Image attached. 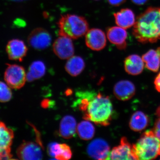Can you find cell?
Masks as SVG:
<instances>
[{
	"mask_svg": "<svg viewBox=\"0 0 160 160\" xmlns=\"http://www.w3.org/2000/svg\"><path fill=\"white\" fill-rule=\"evenodd\" d=\"M132 33L143 44L160 40V7H149L141 13L136 20Z\"/></svg>",
	"mask_w": 160,
	"mask_h": 160,
	"instance_id": "2",
	"label": "cell"
},
{
	"mask_svg": "<svg viewBox=\"0 0 160 160\" xmlns=\"http://www.w3.org/2000/svg\"><path fill=\"white\" fill-rule=\"evenodd\" d=\"M85 42L87 47L94 51L102 50L106 46V38L102 29L93 28L87 31L85 37Z\"/></svg>",
	"mask_w": 160,
	"mask_h": 160,
	"instance_id": "11",
	"label": "cell"
},
{
	"mask_svg": "<svg viewBox=\"0 0 160 160\" xmlns=\"http://www.w3.org/2000/svg\"><path fill=\"white\" fill-rule=\"evenodd\" d=\"M76 96L74 106L82 113L83 119L99 126L110 125L113 109L109 97L93 91L78 92Z\"/></svg>",
	"mask_w": 160,
	"mask_h": 160,
	"instance_id": "1",
	"label": "cell"
},
{
	"mask_svg": "<svg viewBox=\"0 0 160 160\" xmlns=\"http://www.w3.org/2000/svg\"><path fill=\"white\" fill-rule=\"evenodd\" d=\"M88 155L95 159H110V149L105 140L98 138L92 141L87 148Z\"/></svg>",
	"mask_w": 160,
	"mask_h": 160,
	"instance_id": "12",
	"label": "cell"
},
{
	"mask_svg": "<svg viewBox=\"0 0 160 160\" xmlns=\"http://www.w3.org/2000/svg\"><path fill=\"white\" fill-rule=\"evenodd\" d=\"M147 69L153 72L158 71L160 67V47L149 49L142 57Z\"/></svg>",
	"mask_w": 160,
	"mask_h": 160,
	"instance_id": "20",
	"label": "cell"
},
{
	"mask_svg": "<svg viewBox=\"0 0 160 160\" xmlns=\"http://www.w3.org/2000/svg\"><path fill=\"white\" fill-rule=\"evenodd\" d=\"M86 64L84 59L80 56H75L68 59L65 65L66 71L72 77H76L85 69Z\"/></svg>",
	"mask_w": 160,
	"mask_h": 160,
	"instance_id": "22",
	"label": "cell"
},
{
	"mask_svg": "<svg viewBox=\"0 0 160 160\" xmlns=\"http://www.w3.org/2000/svg\"><path fill=\"white\" fill-rule=\"evenodd\" d=\"M77 132L82 139L89 140L94 137L95 129L90 122L85 120L79 123L77 128Z\"/></svg>",
	"mask_w": 160,
	"mask_h": 160,
	"instance_id": "24",
	"label": "cell"
},
{
	"mask_svg": "<svg viewBox=\"0 0 160 160\" xmlns=\"http://www.w3.org/2000/svg\"><path fill=\"white\" fill-rule=\"evenodd\" d=\"M77 122L73 117L66 115L61 120L59 128L60 136L68 139L74 136L77 132Z\"/></svg>",
	"mask_w": 160,
	"mask_h": 160,
	"instance_id": "19",
	"label": "cell"
},
{
	"mask_svg": "<svg viewBox=\"0 0 160 160\" xmlns=\"http://www.w3.org/2000/svg\"><path fill=\"white\" fill-rule=\"evenodd\" d=\"M28 42L29 45L36 50H45L51 45L52 37L46 29L36 28L29 35Z\"/></svg>",
	"mask_w": 160,
	"mask_h": 160,
	"instance_id": "7",
	"label": "cell"
},
{
	"mask_svg": "<svg viewBox=\"0 0 160 160\" xmlns=\"http://www.w3.org/2000/svg\"><path fill=\"white\" fill-rule=\"evenodd\" d=\"M150 122L149 117L143 112L138 111L132 115L129 126L132 131L141 132L148 127Z\"/></svg>",
	"mask_w": 160,
	"mask_h": 160,
	"instance_id": "21",
	"label": "cell"
},
{
	"mask_svg": "<svg viewBox=\"0 0 160 160\" xmlns=\"http://www.w3.org/2000/svg\"><path fill=\"white\" fill-rule=\"evenodd\" d=\"M113 93L118 99L126 101L130 100L136 93V87L129 80H122L115 85Z\"/></svg>",
	"mask_w": 160,
	"mask_h": 160,
	"instance_id": "15",
	"label": "cell"
},
{
	"mask_svg": "<svg viewBox=\"0 0 160 160\" xmlns=\"http://www.w3.org/2000/svg\"><path fill=\"white\" fill-rule=\"evenodd\" d=\"M152 131L156 137L160 141V118H159L156 121Z\"/></svg>",
	"mask_w": 160,
	"mask_h": 160,
	"instance_id": "26",
	"label": "cell"
},
{
	"mask_svg": "<svg viewBox=\"0 0 160 160\" xmlns=\"http://www.w3.org/2000/svg\"><path fill=\"white\" fill-rule=\"evenodd\" d=\"M14 137L13 130L0 121V156L2 159L12 158L11 146Z\"/></svg>",
	"mask_w": 160,
	"mask_h": 160,
	"instance_id": "6",
	"label": "cell"
},
{
	"mask_svg": "<svg viewBox=\"0 0 160 160\" xmlns=\"http://www.w3.org/2000/svg\"><path fill=\"white\" fill-rule=\"evenodd\" d=\"M154 84L155 89L160 92V71L155 78Z\"/></svg>",
	"mask_w": 160,
	"mask_h": 160,
	"instance_id": "28",
	"label": "cell"
},
{
	"mask_svg": "<svg viewBox=\"0 0 160 160\" xmlns=\"http://www.w3.org/2000/svg\"><path fill=\"white\" fill-rule=\"evenodd\" d=\"M132 2L138 6H142L145 5L149 0H131Z\"/></svg>",
	"mask_w": 160,
	"mask_h": 160,
	"instance_id": "29",
	"label": "cell"
},
{
	"mask_svg": "<svg viewBox=\"0 0 160 160\" xmlns=\"http://www.w3.org/2000/svg\"><path fill=\"white\" fill-rule=\"evenodd\" d=\"M106 34L109 42L119 50H125L127 47L128 33L124 28L119 26L109 27L106 29Z\"/></svg>",
	"mask_w": 160,
	"mask_h": 160,
	"instance_id": "13",
	"label": "cell"
},
{
	"mask_svg": "<svg viewBox=\"0 0 160 160\" xmlns=\"http://www.w3.org/2000/svg\"><path fill=\"white\" fill-rule=\"evenodd\" d=\"M4 72V79L11 88L19 89L25 86L27 79L24 67L16 64H7Z\"/></svg>",
	"mask_w": 160,
	"mask_h": 160,
	"instance_id": "5",
	"label": "cell"
},
{
	"mask_svg": "<svg viewBox=\"0 0 160 160\" xmlns=\"http://www.w3.org/2000/svg\"><path fill=\"white\" fill-rule=\"evenodd\" d=\"M52 49L55 54L61 59H68L73 56L75 49L72 39L59 36L54 41Z\"/></svg>",
	"mask_w": 160,
	"mask_h": 160,
	"instance_id": "9",
	"label": "cell"
},
{
	"mask_svg": "<svg viewBox=\"0 0 160 160\" xmlns=\"http://www.w3.org/2000/svg\"><path fill=\"white\" fill-rule=\"evenodd\" d=\"M58 34L72 39H77L86 35L89 30L88 21L81 16L67 14L61 16L58 22Z\"/></svg>",
	"mask_w": 160,
	"mask_h": 160,
	"instance_id": "3",
	"label": "cell"
},
{
	"mask_svg": "<svg viewBox=\"0 0 160 160\" xmlns=\"http://www.w3.org/2000/svg\"><path fill=\"white\" fill-rule=\"evenodd\" d=\"M156 115L159 118H160V105L157 109L156 111Z\"/></svg>",
	"mask_w": 160,
	"mask_h": 160,
	"instance_id": "30",
	"label": "cell"
},
{
	"mask_svg": "<svg viewBox=\"0 0 160 160\" xmlns=\"http://www.w3.org/2000/svg\"><path fill=\"white\" fill-rule=\"evenodd\" d=\"M124 63L125 71L131 75L141 74L144 69V62L138 55L133 54L128 56L124 60Z\"/></svg>",
	"mask_w": 160,
	"mask_h": 160,
	"instance_id": "17",
	"label": "cell"
},
{
	"mask_svg": "<svg viewBox=\"0 0 160 160\" xmlns=\"http://www.w3.org/2000/svg\"><path fill=\"white\" fill-rule=\"evenodd\" d=\"M126 0H107L108 3L113 6H119L122 5Z\"/></svg>",
	"mask_w": 160,
	"mask_h": 160,
	"instance_id": "27",
	"label": "cell"
},
{
	"mask_svg": "<svg viewBox=\"0 0 160 160\" xmlns=\"http://www.w3.org/2000/svg\"><path fill=\"white\" fill-rule=\"evenodd\" d=\"M48 152L50 157L58 160H69L72 156L71 148L66 144L52 143L48 146Z\"/></svg>",
	"mask_w": 160,
	"mask_h": 160,
	"instance_id": "18",
	"label": "cell"
},
{
	"mask_svg": "<svg viewBox=\"0 0 160 160\" xmlns=\"http://www.w3.org/2000/svg\"><path fill=\"white\" fill-rule=\"evenodd\" d=\"M95 1H98V0H95Z\"/></svg>",
	"mask_w": 160,
	"mask_h": 160,
	"instance_id": "32",
	"label": "cell"
},
{
	"mask_svg": "<svg viewBox=\"0 0 160 160\" xmlns=\"http://www.w3.org/2000/svg\"><path fill=\"white\" fill-rule=\"evenodd\" d=\"M12 98L11 88L6 83L0 81V102L6 103L9 102Z\"/></svg>",
	"mask_w": 160,
	"mask_h": 160,
	"instance_id": "25",
	"label": "cell"
},
{
	"mask_svg": "<svg viewBox=\"0 0 160 160\" xmlns=\"http://www.w3.org/2000/svg\"><path fill=\"white\" fill-rule=\"evenodd\" d=\"M46 72V66L43 62L34 61L29 66L28 73H26L27 81L31 82L41 78L44 76Z\"/></svg>",
	"mask_w": 160,
	"mask_h": 160,
	"instance_id": "23",
	"label": "cell"
},
{
	"mask_svg": "<svg viewBox=\"0 0 160 160\" xmlns=\"http://www.w3.org/2000/svg\"><path fill=\"white\" fill-rule=\"evenodd\" d=\"M111 160H138L133 146L124 137L121 138L120 145L114 147L110 151Z\"/></svg>",
	"mask_w": 160,
	"mask_h": 160,
	"instance_id": "8",
	"label": "cell"
},
{
	"mask_svg": "<svg viewBox=\"0 0 160 160\" xmlns=\"http://www.w3.org/2000/svg\"><path fill=\"white\" fill-rule=\"evenodd\" d=\"M6 51L10 60L22 62L27 54L28 48L23 41L16 39L8 42Z\"/></svg>",
	"mask_w": 160,
	"mask_h": 160,
	"instance_id": "14",
	"label": "cell"
},
{
	"mask_svg": "<svg viewBox=\"0 0 160 160\" xmlns=\"http://www.w3.org/2000/svg\"><path fill=\"white\" fill-rule=\"evenodd\" d=\"M17 155L20 159L37 160L42 159V152L37 143L24 141L18 147Z\"/></svg>",
	"mask_w": 160,
	"mask_h": 160,
	"instance_id": "10",
	"label": "cell"
},
{
	"mask_svg": "<svg viewBox=\"0 0 160 160\" xmlns=\"http://www.w3.org/2000/svg\"><path fill=\"white\" fill-rule=\"evenodd\" d=\"M2 159V158L1 157V156H0V160Z\"/></svg>",
	"mask_w": 160,
	"mask_h": 160,
	"instance_id": "31",
	"label": "cell"
},
{
	"mask_svg": "<svg viewBox=\"0 0 160 160\" xmlns=\"http://www.w3.org/2000/svg\"><path fill=\"white\" fill-rule=\"evenodd\" d=\"M113 16L116 25L125 29L134 26L136 20L134 12L129 8H124L115 12Z\"/></svg>",
	"mask_w": 160,
	"mask_h": 160,
	"instance_id": "16",
	"label": "cell"
},
{
	"mask_svg": "<svg viewBox=\"0 0 160 160\" xmlns=\"http://www.w3.org/2000/svg\"><path fill=\"white\" fill-rule=\"evenodd\" d=\"M132 146L138 160H152L160 156V141L152 130L143 132Z\"/></svg>",
	"mask_w": 160,
	"mask_h": 160,
	"instance_id": "4",
	"label": "cell"
}]
</instances>
